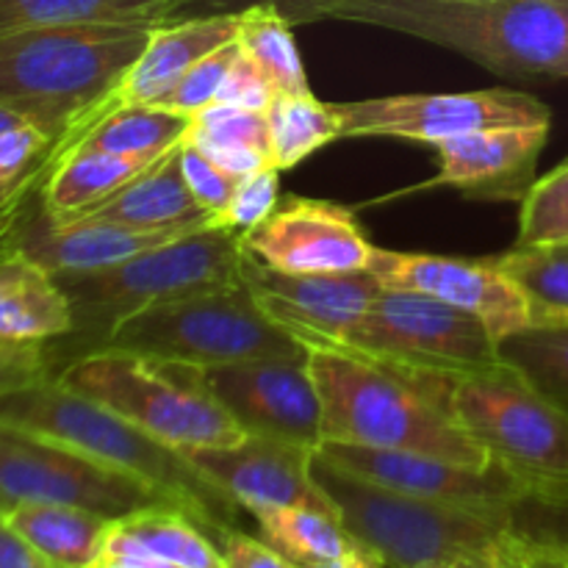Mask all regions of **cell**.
<instances>
[{
  "label": "cell",
  "instance_id": "cell-1",
  "mask_svg": "<svg viewBox=\"0 0 568 568\" xmlns=\"http://www.w3.org/2000/svg\"><path fill=\"white\" fill-rule=\"evenodd\" d=\"M322 399V442L436 455L471 469L494 464L453 414V383L416 377L347 349H308Z\"/></svg>",
  "mask_w": 568,
  "mask_h": 568
},
{
  "label": "cell",
  "instance_id": "cell-2",
  "mask_svg": "<svg viewBox=\"0 0 568 568\" xmlns=\"http://www.w3.org/2000/svg\"><path fill=\"white\" fill-rule=\"evenodd\" d=\"M316 20L408 33L503 78H568V0H320Z\"/></svg>",
  "mask_w": 568,
  "mask_h": 568
},
{
  "label": "cell",
  "instance_id": "cell-3",
  "mask_svg": "<svg viewBox=\"0 0 568 568\" xmlns=\"http://www.w3.org/2000/svg\"><path fill=\"white\" fill-rule=\"evenodd\" d=\"M0 422L81 449L159 488L183 514L209 530L214 541L225 530H236L242 508L211 483L186 453L166 447L125 416L61 386L55 375L0 394Z\"/></svg>",
  "mask_w": 568,
  "mask_h": 568
},
{
  "label": "cell",
  "instance_id": "cell-4",
  "mask_svg": "<svg viewBox=\"0 0 568 568\" xmlns=\"http://www.w3.org/2000/svg\"><path fill=\"white\" fill-rule=\"evenodd\" d=\"M161 22H87L0 37V103L28 114L50 139L116 100L133 61Z\"/></svg>",
  "mask_w": 568,
  "mask_h": 568
},
{
  "label": "cell",
  "instance_id": "cell-5",
  "mask_svg": "<svg viewBox=\"0 0 568 568\" xmlns=\"http://www.w3.org/2000/svg\"><path fill=\"white\" fill-rule=\"evenodd\" d=\"M311 477L361 549L386 568H436L519 538L514 508H469L410 497L342 469L316 449Z\"/></svg>",
  "mask_w": 568,
  "mask_h": 568
},
{
  "label": "cell",
  "instance_id": "cell-6",
  "mask_svg": "<svg viewBox=\"0 0 568 568\" xmlns=\"http://www.w3.org/2000/svg\"><path fill=\"white\" fill-rule=\"evenodd\" d=\"M242 236L227 227H200L122 264L55 281L72 303L75 327L59 342L70 344L72 358L103 349L109 333L136 311L189 294L214 292L242 281Z\"/></svg>",
  "mask_w": 568,
  "mask_h": 568
},
{
  "label": "cell",
  "instance_id": "cell-7",
  "mask_svg": "<svg viewBox=\"0 0 568 568\" xmlns=\"http://www.w3.org/2000/svg\"><path fill=\"white\" fill-rule=\"evenodd\" d=\"M55 381L186 455L194 449L233 447L247 438L194 366L98 349L61 366Z\"/></svg>",
  "mask_w": 568,
  "mask_h": 568
},
{
  "label": "cell",
  "instance_id": "cell-8",
  "mask_svg": "<svg viewBox=\"0 0 568 568\" xmlns=\"http://www.w3.org/2000/svg\"><path fill=\"white\" fill-rule=\"evenodd\" d=\"M505 361V358H503ZM455 419L530 503L568 510V414L510 364L453 383Z\"/></svg>",
  "mask_w": 568,
  "mask_h": 568
},
{
  "label": "cell",
  "instance_id": "cell-9",
  "mask_svg": "<svg viewBox=\"0 0 568 568\" xmlns=\"http://www.w3.org/2000/svg\"><path fill=\"white\" fill-rule=\"evenodd\" d=\"M103 349L194 369L308 353L261 311L242 281L136 311L109 333Z\"/></svg>",
  "mask_w": 568,
  "mask_h": 568
},
{
  "label": "cell",
  "instance_id": "cell-10",
  "mask_svg": "<svg viewBox=\"0 0 568 568\" xmlns=\"http://www.w3.org/2000/svg\"><path fill=\"white\" fill-rule=\"evenodd\" d=\"M336 349L430 381H464L503 366L494 333L477 316L410 288L383 286Z\"/></svg>",
  "mask_w": 568,
  "mask_h": 568
},
{
  "label": "cell",
  "instance_id": "cell-11",
  "mask_svg": "<svg viewBox=\"0 0 568 568\" xmlns=\"http://www.w3.org/2000/svg\"><path fill=\"white\" fill-rule=\"evenodd\" d=\"M0 494L11 503H50L122 519L172 505L166 494L75 447L0 422Z\"/></svg>",
  "mask_w": 568,
  "mask_h": 568
},
{
  "label": "cell",
  "instance_id": "cell-12",
  "mask_svg": "<svg viewBox=\"0 0 568 568\" xmlns=\"http://www.w3.org/2000/svg\"><path fill=\"white\" fill-rule=\"evenodd\" d=\"M342 139L388 136L408 142L442 144L488 128L549 125L552 114L538 98L516 89L480 92L392 94V98L333 103Z\"/></svg>",
  "mask_w": 568,
  "mask_h": 568
},
{
  "label": "cell",
  "instance_id": "cell-13",
  "mask_svg": "<svg viewBox=\"0 0 568 568\" xmlns=\"http://www.w3.org/2000/svg\"><path fill=\"white\" fill-rule=\"evenodd\" d=\"M200 375L247 436L320 449L322 399L308 372V353L209 366Z\"/></svg>",
  "mask_w": 568,
  "mask_h": 568
},
{
  "label": "cell",
  "instance_id": "cell-14",
  "mask_svg": "<svg viewBox=\"0 0 568 568\" xmlns=\"http://www.w3.org/2000/svg\"><path fill=\"white\" fill-rule=\"evenodd\" d=\"M242 283L281 331L305 349H336L347 342L383 283L372 270L333 275H288L244 255Z\"/></svg>",
  "mask_w": 568,
  "mask_h": 568
},
{
  "label": "cell",
  "instance_id": "cell-15",
  "mask_svg": "<svg viewBox=\"0 0 568 568\" xmlns=\"http://www.w3.org/2000/svg\"><path fill=\"white\" fill-rule=\"evenodd\" d=\"M369 270L381 277L383 286L430 294L477 316L497 342L536 325L527 294L494 258L471 261L375 247Z\"/></svg>",
  "mask_w": 568,
  "mask_h": 568
},
{
  "label": "cell",
  "instance_id": "cell-16",
  "mask_svg": "<svg viewBox=\"0 0 568 568\" xmlns=\"http://www.w3.org/2000/svg\"><path fill=\"white\" fill-rule=\"evenodd\" d=\"M261 264L288 275L361 272L372 264V242L349 209L327 200L288 197L242 236Z\"/></svg>",
  "mask_w": 568,
  "mask_h": 568
},
{
  "label": "cell",
  "instance_id": "cell-17",
  "mask_svg": "<svg viewBox=\"0 0 568 568\" xmlns=\"http://www.w3.org/2000/svg\"><path fill=\"white\" fill-rule=\"evenodd\" d=\"M320 453L353 475L366 477L392 491L410 494V497L469 505V508L514 510L530 503L527 488L499 464H491L488 469H471V466L436 458V455L397 453V449L336 442H322Z\"/></svg>",
  "mask_w": 568,
  "mask_h": 568
},
{
  "label": "cell",
  "instance_id": "cell-18",
  "mask_svg": "<svg viewBox=\"0 0 568 568\" xmlns=\"http://www.w3.org/2000/svg\"><path fill=\"white\" fill-rule=\"evenodd\" d=\"M316 449L270 436H247L233 447H211L189 453L192 464L222 488L239 508L253 516L272 508L305 505L336 514L331 499L311 477Z\"/></svg>",
  "mask_w": 568,
  "mask_h": 568
},
{
  "label": "cell",
  "instance_id": "cell-19",
  "mask_svg": "<svg viewBox=\"0 0 568 568\" xmlns=\"http://www.w3.org/2000/svg\"><path fill=\"white\" fill-rule=\"evenodd\" d=\"M549 125L488 128L436 144L438 175L422 189L455 186L466 197L525 200L538 181Z\"/></svg>",
  "mask_w": 568,
  "mask_h": 568
},
{
  "label": "cell",
  "instance_id": "cell-20",
  "mask_svg": "<svg viewBox=\"0 0 568 568\" xmlns=\"http://www.w3.org/2000/svg\"><path fill=\"white\" fill-rule=\"evenodd\" d=\"M239 33V14H205L186 20H166L153 28L142 55L133 61L116 87L122 103H159L178 87L197 61L233 42Z\"/></svg>",
  "mask_w": 568,
  "mask_h": 568
},
{
  "label": "cell",
  "instance_id": "cell-21",
  "mask_svg": "<svg viewBox=\"0 0 568 568\" xmlns=\"http://www.w3.org/2000/svg\"><path fill=\"white\" fill-rule=\"evenodd\" d=\"M44 159H48L50 172L42 186V211L55 225L81 220L83 214L114 197L120 189L136 181L159 161L81 148L61 139L50 142Z\"/></svg>",
  "mask_w": 568,
  "mask_h": 568
},
{
  "label": "cell",
  "instance_id": "cell-22",
  "mask_svg": "<svg viewBox=\"0 0 568 568\" xmlns=\"http://www.w3.org/2000/svg\"><path fill=\"white\" fill-rule=\"evenodd\" d=\"M75 327L55 275L28 255H0V344H53Z\"/></svg>",
  "mask_w": 568,
  "mask_h": 568
},
{
  "label": "cell",
  "instance_id": "cell-23",
  "mask_svg": "<svg viewBox=\"0 0 568 568\" xmlns=\"http://www.w3.org/2000/svg\"><path fill=\"white\" fill-rule=\"evenodd\" d=\"M181 144L81 220L116 222L142 231H192L214 225V216L194 200L183 181Z\"/></svg>",
  "mask_w": 568,
  "mask_h": 568
},
{
  "label": "cell",
  "instance_id": "cell-24",
  "mask_svg": "<svg viewBox=\"0 0 568 568\" xmlns=\"http://www.w3.org/2000/svg\"><path fill=\"white\" fill-rule=\"evenodd\" d=\"M3 519L59 568H87L103 555L114 519L50 503H14Z\"/></svg>",
  "mask_w": 568,
  "mask_h": 568
},
{
  "label": "cell",
  "instance_id": "cell-25",
  "mask_svg": "<svg viewBox=\"0 0 568 568\" xmlns=\"http://www.w3.org/2000/svg\"><path fill=\"white\" fill-rule=\"evenodd\" d=\"M189 125H192V116L161 109V105L116 103L75 144L109 150V153L161 159L186 139Z\"/></svg>",
  "mask_w": 568,
  "mask_h": 568
},
{
  "label": "cell",
  "instance_id": "cell-26",
  "mask_svg": "<svg viewBox=\"0 0 568 568\" xmlns=\"http://www.w3.org/2000/svg\"><path fill=\"white\" fill-rule=\"evenodd\" d=\"M181 0H0V37L87 22H166Z\"/></svg>",
  "mask_w": 568,
  "mask_h": 568
},
{
  "label": "cell",
  "instance_id": "cell-27",
  "mask_svg": "<svg viewBox=\"0 0 568 568\" xmlns=\"http://www.w3.org/2000/svg\"><path fill=\"white\" fill-rule=\"evenodd\" d=\"M114 527L122 536L133 538L139 547L153 552L155 558L170 560L181 568H227L225 555L211 532L172 505H155V508L122 516V519H114Z\"/></svg>",
  "mask_w": 568,
  "mask_h": 568
},
{
  "label": "cell",
  "instance_id": "cell-28",
  "mask_svg": "<svg viewBox=\"0 0 568 568\" xmlns=\"http://www.w3.org/2000/svg\"><path fill=\"white\" fill-rule=\"evenodd\" d=\"M255 521L264 541L297 566L327 564L358 547L338 516L320 508H305V505L272 508L255 516Z\"/></svg>",
  "mask_w": 568,
  "mask_h": 568
},
{
  "label": "cell",
  "instance_id": "cell-29",
  "mask_svg": "<svg viewBox=\"0 0 568 568\" xmlns=\"http://www.w3.org/2000/svg\"><path fill=\"white\" fill-rule=\"evenodd\" d=\"M272 142V166L292 170L325 144L342 139L333 103H322L314 94H277L266 111Z\"/></svg>",
  "mask_w": 568,
  "mask_h": 568
},
{
  "label": "cell",
  "instance_id": "cell-30",
  "mask_svg": "<svg viewBox=\"0 0 568 568\" xmlns=\"http://www.w3.org/2000/svg\"><path fill=\"white\" fill-rule=\"evenodd\" d=\"M236 42L275 83L277 94H305L308 75L294 42L292 22L272 3L250 6L239 11Z\"/></svg>",
  "mask_w": 568,
  "mask_h": 568
},
{
  "label": "cell",
  "instance_id": "cell-31",
  "mask_svg": "<svg viewBox=\"0 0 568 568\" xmlns=\"http://www.w3.org/2000/svg\"><path fill=\"white\" fill-rule=\"evenodd\" d=\"M497 261L527 294L536 314V325H566L568 322V244L564 247L508 250Z\"/></svg>",
  "mask_w": 568,
  "mask_h": 568
},
{
  "label": "cell",
  "instance_id": "cell-32",
  "mask_svg": "<svg viewBox=\"0 0 568 568\" xmlns=\"http://www.w3.org/2000/svg\"><path fill=\"white\" fill-rule=\"evenodd\" d=\"M505 364L519 369L532 386L568 414V322L521 331L499 342Z\"/></svg>",
  "mask_w": 568,
  "mask_h": 568
},
{
  "label": "cell",
  "instance_id": "cell-33",
  "mask_svg": "<svg viewBox=\"0 0 568 568\" xmlns=\"http://www.w3.org/2000/svg\"><path fill=\"white\" fill-rule=\"evenodd\" d=\"M568 244V159L538 178L521 200L519 236L514 247H564Z\"/></svg>",
  "mask_w": 568,
  "mask_h": 568
},
{
  "label": "cell",
  "instance_id": "cell-34",
  "mask_svg": "<svg viewBox=\"0 0 568 568\" xmlns=\"http://www.w3.org/2000/svg\"><path fill=\"white\" fill-rule=\"evenodd\" d=\"M183 144L192 148H236V150H258L270 155V120L261 111L236 109V105L211 103L192 116Z\"/></svg>",
  "mask_w": 568,
  "mask_h": 568
},
{
  "label": "cell",
  "instance_id": "cell-35",
  "mask_svg": "<svg viewBox=\"0 0 568 568\" xmlns=\"http://www.w3.org/2000/svg\"><path fill=\"white\" fill-rule=\"evenodd\" d=\"M236 55H239V42L233 39V42L222 44L220 50L205 55L203 61H197V64H194L181 81H178V87L172 89V92H166L164 98L153 105L178 111V114L194 116L197 111H203L205 105L216 103V94H220L222 81H225L227 70H231V64L236 61Z\"/></svg>",
  "mask_w": 568,
  "mask_h": 568
},
{
  "label": "cell",
  "instance_id": "cell-36",
  "mask_svg": "<svg viewBox=\"0 0 568 568\" xmlns=\"http://www.w3.org/2000/svg\"><path fill=\"white\" fill-rule=\"evenodd\" d=\"M277 197H281V170L264 166L258 172H250L239 178L231 203L222 211V216H216L214 225L244 236L277 209Z\"/></svg>",
  "mask_w": 568,
  "mask_h": 568
},
{
  "label": "cell",
  "instance_id": "cell-37",
  "mask_svg": "<svg viewBox=\"0 0 568 568\" xmlns=\"http://www.w3.org/2000/svg\"><path fill=\"white\" fill-rule=\"evenodd\" d=\"M181 172L189 192L216 222V216H222V211L231 203L239 178L227 175L225 170H220L214 161H209L200 150L189 148V144H181Z\"/></svg>",
  "mask_w": 568,
  "mask_h": 568
},
{
  "label": "cell",
  "instance_id": "cell-38",
  "mask_svg": "<svg viewBox=\"0 0 568 568\" xmlns=\"http://www.w3.org/2000/svg\"><path fill=\"white\" fill-rule=\"evenodd\" d=\"M277 89L275 83L266 78V72L239 48L236 61L227 70L225 81H222L220 94H216V103L222 105H236V109L247 111H261L266 114L270 105L275 103Z\"/></svg>",
  "mask_w": 568,
  "mask_h": 568
},
{
  "label": "cell",
  "instance_id": "cell-39",
  "mask_svg": "<svg viewBox=\"0 0 568 568\" xmlns=\"http://www.w3.org/2000/svg\"><path fill=\"white\" fill-rule=\"evenodd\" d=\"M53 139L37 125H20L0 133V194L14 186L44 155Z\"/></svg>",
  "mask_w": 568,
  "mask_h": 568
},
{
  "label": "cell",
  "instance_id": "cell-40",
  "mask_svg": "<svg viewBox=\"0 0 568 568\" xmlns=\"http://www.w3.org/2000/svg\"><path fill=\"white\" fill-rule=\"evenodd\" d=\"M48 344H0V394L55 375Z\"/></svg>",
  "mask_w": 568,
  "mask_h": 568
},
{
  "label": "cell",
  "instance_id": "cell-41",
  "mask_svg": "<svg viewBox=\"0 0 568 568\" xmlns=\"http://www.w3.org/2000/svg\"><path fill=\"white\" fill-rule=\"evenodd\" d=\"M222 555H225L227 568H300L288 558H283L277 549H272L266 541L247 536L236 527V530H225L220 538Z\"/></svg>",
  "mask_w": 568,
  "mask_h": 568
},
{
  "label": "cell",
  "instance_id": "cell-42",
  "mask_svg": "<svg viewBox=\"0 0 568 568\" xmlns=\"http://www.w3.org/2000/svg\"><path fill=\"white\" fill-rule=\"evenodd\" d=\"M272 3L275 9H281V14L286 17L292 26L303 22V14L320 0H181V6L175 9V14L170 20H186V17H205V14H239V11L250 9V6Z\"/></svg>",
  "mask_w": 568,
  "mask_h": 568
},
{
  "label": "cell",
  "instance_id": "cell-43",
  "mask_svg": "<svg viewBox=\"0 0 568 568\" xmlns=\"http://www.w3.org/2000/svg\"><path fill=\"white\" fill-rule=\"evenodd\" d=\"M0 568H59L0 516Z\"/></svg>",
  "mask_w": 568,
  "mask_h": 568
},
{
  "label": "cell",
  "instance_id": "cell-44",
  "mask_svg": "<svg viewBox=\"0 0 568 568\" xmlns=\"http://www.w3.org/2000/svg\"><path fill=\"white\" fill-rule=\"evenodd\" d=\"M521 538L525 532H519L516 541H510L508 547L494 549V552H483V555H469V558H458L453 564H444L436 568H525L521 564Z\"/></svg>",
  "mask_w": 568,
  "mask_h": 568
},
{
  "label": "cell",
  "instance_id": "cell-45",
  "mask_svg": "<svg viewBox=\"0 0 568 568\" xmlns=\"http://www.w3.org/2000/svg\"><path fill=\"white\" fill-rule=\"evenodd\" d=\"M519 552L525 568H568L558 549H555L552 538H532L525 532Z\"/></svg>",
  "mask_w": 568,
  "mask_h": 568
},
{
  "label": "cell",
  "instance_id": "cell-46",
  "mask_svg": "<svg viewBox=\"0 0 568 568\" xmlns=\"http://www.w3.org/2000/svg\"><path fill=\"white\" fill-rule=\"evenodd\" d=\"M300 568H386V566H383L372 552L355 547L353 552L342 555V558L336 560H327V564H314V566H300Z\"/></svg>",
  "mask_w": 568,
  "mask_h": 568
},
{
  "label": "cell",
  "instance_id": "cell-47",
  "mask_svg": "<svg viewBox=\"0 0 568 568\" xmlns=\"http://www.w3.org/2000/svg\"><path fill=\"white\" fill-rule=\"evenodd\" d=\"M20 125H33V122L28 120V114H22L20 109H14V105L0 103V133L11 131V128H20Z\"/></svg>",
  "mask_w": 568,
  "mask_h": 568
},
{
  "label": "cell",
  "instance_id": "cell-48",
  "mask_svg": "<svg viewBox=\"0 0 568 568\" xmlns=\"http://www.w3.org/2000/svg\"><path fill=\"white\" fill-rule=\"evenodd\" d=\"M87 568H131V566L120 564V560H114V558H98L92 566H87Z\"/></svg>",
  "mask_w": 568,
  "mask_h": 568
},
{
  "label": "cell",
  "instance_id": "cell-49",
  "mask_svg": "<svg viewBox=\"0 0 568 568\" xmlns=\"http://www.w3.org/2000/svg\"><path fill=\"white\" fill-rule=\"evenodd\" d=\"M552 544H555V549L560 552V558H564L568 564V541H555V538H552Z\"/></svg>",
  "mask_w": 568,
  "mask_h": 568
},
{
  "label": "cell",
  "instance_id": "cell-50",
  "mask_svg": "<svg viewBox=\"0 0 568 568\" xmlns=\"http://www.w3.org/2000/svg\"><path fill=\"white\" fill-rule=\"evenodd\" d=\"M11 505H14V503H11V499H9V497H3V494H0V516H3V514H6V510H9V508H11Z\"/></svg>",
  "mask_w": 568,
  "mask_h": 568
}]
</instances>
